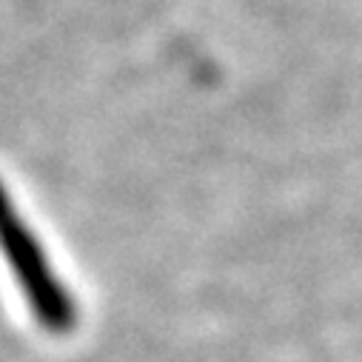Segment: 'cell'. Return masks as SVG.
<instances>
[{
  "label": "cell",
  "mask_w": 362,
  "mask_h": 362,
  "mask_svg": "<svg viewBox=\"0 0 362 362\" xmlns=\"http://www.w3.org/2000/svg\"><path fill=\"white\" fill-rule=\"evenodd\" d=\"M0 254L21 286L18 291L23 294L35 322L54 337L69 334L77 325V303L54 274L46 248L18 211L4 180H0Z\"/></svg>",
  "instance_id": "1"
}]
</instances>
